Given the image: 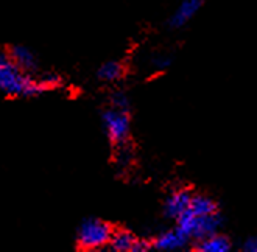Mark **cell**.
<instances>
[{
    "instance_id": "cell-1",
    "label": "cell",
    "mask_w": 257,
    "mask_h": 252,
    "mask_svg": "<svg viewBox=\"0 0 257 252\" xmlns=\"http://www.w3.org/2000/svg\"><path fill=\"white\" fill-rule=\"evenodd\" d=\"M56 73L30 75L13 61L8 49L0 50V91L14 98H35L61 86Z\"/></svg>"
},
{
    "instance_id": "cell-2",
    "label": "cell",
    "mask_w": 257,
    "mask_h": 252,
    "mask_svg": "<svg viewBox=\"0 0 257 252\" xmlns=\"http://www.w3.org/2000/svg\"><path fill=\"white\" fill-rule=\"evenodd\" d=\"M114 229L101 218H86L77 230V247L80 250H106Z\"/></svg>"
},
{
    "instance_id": "cell-3",
    "label": "cell",
    "mask_w": 257,
    "mask_h": 252,
    "mask_svg": "<svg viewBox=\"0 0 257 252\" xmlns=\"http://www.w3.org/2000/svg\"><path fill=\"white\" fill-rule=\"evenodd\" d=\"M101 128L108 142L115 148L131 139V111H122L115 108H104L100 114Z\"/></svg>"
},
{
    "instance_id": "cell-4",
    "label": "cell",
    "mask_w": 257,
    "mask_h": 252,
    "mask_svg": "<svg viewBox=\"0 0 257 252\" xmlns=\"http://www.w3.org/2000/svg\"><path fill=\"white\" fill-rule=\"evenodd\" d=\"M193 191L190 188H178L173 190L172 193L167 195V198L162 202V215L165 219H172L176 221L184 212L190 209V202H192Z\"/></svg>"
},
{
    "instance_id": "cell-5",
    "label": "cell",
    "mask_w": 257,
    "mask_h": 252,
    "mask_svg": "<svg viewBox=\"0 0 257 252\" xmlns=\"http://www.w3.org/2000/svg\"><path fill=\"white\" fill-rule=\"evenodd\" d=\"M204 5V0H179V4L167 19V27L170 30H181L192 22V19L200 13Z\"/></svg>"
},
{
    "instance_id": "cell-6",
    "label": "cell",
    "mask_w": 257,
    "mask_h": 252,
    "mask_svg": "<svg viewBox=\"0 0 257 252\" xmlns=\"http://www.w3.org/2000/svg\"><path fill=\"white\" fill-rule=\"evenodd\" d=\"M192 243V240L187 235H184L176 226L170 227L167 230L161 232L155 240H151V244H153L155 250H161V252H175V250H183L186 249L189 244Z\"/></svg>"
},
{
    "instance_id": "cell-7",
    "label": "cell",
    "mask_w": 257,
    "mask_h": 252,
    "mask_svg": "<svg viewBox=\"0 0 257 252\" xmlns=\"http://www.w3.org/2000/svg\"><path fill=\"white\" fill-rule=\"evenodd\" d=\"M8 53H10L13 61L16 63L25 73H30V75H38V70H39L38 58L28 47L21 46V44H14V46L8 47Z\"/></svg>"
},
{
    "instance_id": "cell-8",
    "label": "cell",
    "mask_w": 257,
    "mask_h": 252,
    "mask_svg": "<svg viewBox=\"0 0 257 252\" xmlns=\"http://www.w3.org/2000/svg\"><path fill=\"white\" fill-rule=\"evenodd\" d=\"M192 249L196 252H229L232 249V241L228 235L217 232L193 241Z\"/></svg>"
},
{
    "instance_id": "cell-9",
    "label": "cell",
    "mask_w": 257,
    "mask_h": 252,
    "mask_svg": "<svg viewBox=\"0 0 257 252\" xmlns=\"http://www.w3.org/2000/svg\"><path fill=\"white\" fill-rule=\"evenodd\" d=\"M138 240H139V236L136 235L134 232H131L128 229H123V227H115L106 250H111V252H133Z\"/></svg>"
},
{
    "instance_id": "cell-10",
    "label": "cell",
    "mask_w": 257,
    "mask_h": 252,
    "mask_svg": "<svg viewBox=\"0 0 257 252\" xmlns=\"http://www.w3.org/2000/svg\"><path fill=\"white\" fill-rule=\"evenodd\" d=\"M223 224H224V218L221 216L220 210L215 213H210V215L198 216V223H196V232L193 236V241L201 240V238H204V236H209L212 233L221 232Z\"/></svg>"
},
{
    "instance_id": "cell-11",
    "label": "cell",
    "mask_w": 257,
    "mask_h": 252,
    "mask_svg": "<svg viewBox=\"0 0 257 252\" xmlns=\"http://www.w3.org/2000/svg\"><path fill=\"white\" fill-rule=\"evenodd\" d=\"M125 73H126V66L122 61L109 59V61H104L97 69V80L106 84H114L118 83L120 80H123Z\"/></svg>"
},
{
    "instance_id": "cell-12",
    "label": "cell",
    "mask_w": 257,
    "mask_h": 252,
    "mask_svg": "<svg viewBox=\"0 0 257 252\" xmlns=\"http://www.w3.org/2000/svg\"><path fill=\"white\" fill-rule=\"evenodd\" d=\"M190 210L198 215V216H204V215H210L218 212V204L217 201L209 196V195H203V193H193L192 196V202H190Z\"/></svg>"
},
{
    "instance_id": "cell-13",
    "label": "cell",
    "mask_w": 257,
    "mask_h": 252,
    "mask_svg": "<svg viewBox=\"0 0 257 252\" xmlns=\"http://www.w3.org/2000/svg\"><path fill=\"white\" fill-rule=\"evenodd\" d=\"M196 223H198V215H195L190 209L187 212H184L181 215L176 221H175V226L183 232L184 235H187L189 238L193 241V236L196 232Z\"/></svg>"
},
{
    "instance_id": "cell-14",
    "label": "cell",
    "mask_w": 257,
    "mask_h": 252,
    "mask_svg": "<svg viewBox=\"0 0 257 252\" xmlns=\"http://www.w3.org/2000/svg\"><path fill=\"white\" fill-rule=\"evenodd\" d=\"M134 162V148L131 142L115 146V164L118 168H128Z\"/></svg>"
},
{
    "instance_id": "cell-15",
    "label": "cell",
    "mask_w": 257,
    "mask_h": 252,
    "mask_svg": "<svg viewBox=\"0 0 257 252\" xmlns=\"http://www.w3.org/2000/svg\"><path fill=\"white\" fill-rule=\"evenodd\" d=\"M111 108L122 109V111H131V98L123 91H115L109 95V105Z\"/></svg>"
},
{
    "instance_id": "cell-16",
    "label": "cell",
    "mask_w": 257,
    "mask_h": 252,
    "mask_svg": "<svg viewBox=\"0 0 257 252\" xmlns=\"http://www.w3.org/2000/svg\"><path fill=\"white\" fill-rule=\"evenodd\" d=\"M151 67H153V70L156 72H164L167 70L172 64H173V56L170 53H156L153 58H151L150 61Z\"/></svg>"
},
{
    "instance_id": "cell-17",
    "label": "cell",
    "mask_w": 257,
    "mask_h": 252,
    "mask_svg": "<svg viewBox=\"0 0 257 252\" xmlns=\"http://www.w3.org/2000/svg\"><path fill=\"white\" fill-rule=\"evenodd\" d=\"M241 250L245 252H257V235H249L248 238L241 243Z\"/></svg>"
}]
</instances>
